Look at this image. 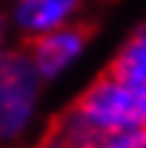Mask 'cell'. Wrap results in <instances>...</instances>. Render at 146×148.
I'll return each mask as SVG.
<instances>
[{"instance_id":"6da1fadb","label":"cell","mask_w":146,"mask_h":148,"mask_svg":"<svg viewBox=\"0 0 146 148\" xmlns=\"http://www.w3.org/2000/svg\"><path fill=\"white\" fill-rule=\"evenodd\" d=\"M138 127H146V92L109 71L59 119L53 138L66 148H104L109 138Z\"/></svg>"},{"instance_id":"7a4b0ae2","label":"cell","mask_w":146,"mask_h":148,"mask_svg":"<svg viewBox=\"0 0 146 148\" xmlns=\"http://www.w3.org/2000/svg\"><path fill=\"white\" fill-rule=\"evenodd\" d=\"M40 74L29 53H0V143L19 138L35 116Z\"/></svg>"},{"instance_id":"3957f363","label":"cell","mask_w":146,"mask_h":148,"mask_svg":"<svg viewBox=\"0 0 146 148\" xmlns=\"http://www.w3.org/2000/svg\"><path fill=\"white\" fill-rule=\"evenodd\" d=\"M85 42H88V32L75 24H66L43 37H35L29 48V58L35 64V71L40 74V79H56L59 74H64L80 58Z\"/></svg>"},{"instance_id":"277c9868","label":"cell","mask_w":146,"mask_h":148,"mask_svg":"<svg viewBox=\"0 0 146 148\" xmlns=\"http://www.w3.org/2000/svg\"><path fill=\"white\" fill-rule=\"evenodd\" d=\"M82 0H16L13 21L24 34L43 37L53 29H61L72 21Z\"/></svg>"},{"instance_id":"5b68a950","label":"cell","mask_w":146,"mask_h":148,"mask_svg":"<svg viewBox=\"0 0 146 148\" xmlns=\"http://www.w3.org/2000/svg\"><path fill=\"white\" fill-rule=\"evenodd\" d=\"M112 74L122 82L133 85L136 90L146 92V27L127 37V42L120 48L112 64Z\"/></svg>"},{"instance_id":"8992f818","label":"cell","mask_w":146,"mask_h":148,"mask_svg":"<svg viewBox=\"0 0 146 148\" xmlns=\"http://www.w3.org/2000/svg\"><path fill=\"white\" fill-rule=\"evenodd\" d=\"M104 148H146V127L138 130H127L114 138H109Z\"/></svg>"},{"instance_id":"52a82bcc","label":"cell","mask_w":146,"mask_h":148,"mask_svg":"<svg viewBox=\"0 0 146 148\" xmlns=\"http://www.w3.org/2000/svg\"><path fill=\"white\" fill-rule=\"evenodd\" d=\"M40 148H66V145H64V143H59L56 138H51V140H48V143H43Z\"/></svg>"},{"instance_id":"ba28073f","label":"cell","mask_w":146,"mask_h":148,"mask_svg":"<svg viewBox=\"0 0 146 148\" xmlns=\"http://www.w3.org/2000/svg\"><path fill=\"white\" fill-rule=\"evenodd\" d=\"M0 40H3V27H0Z\"/></svg>"}]
</instances>
